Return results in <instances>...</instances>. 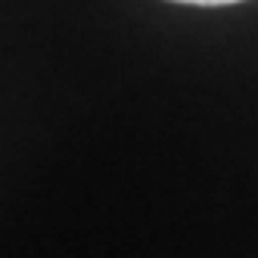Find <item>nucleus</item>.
Here are the masks:
<instances>
[{
	"label": "nucleus",
	"instance_id": "nucleus-1",
	"mask_svg": "<svg viewBox=\"0 0 258 258\" xmlns=\"http://www.w3.org/2000/svg\"><path fill=\"white\" fill-rule=\"evenodd\" d=\"M174 4H190V7H227V4H239V0H174Z\"/></svg>",
	"mask_w": 258,
	"mask_h": 258
}]
</instances>
